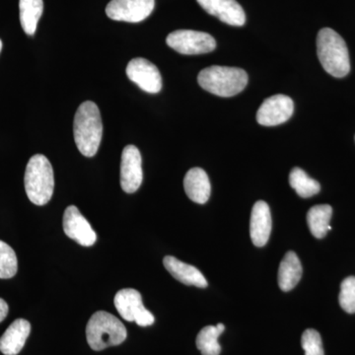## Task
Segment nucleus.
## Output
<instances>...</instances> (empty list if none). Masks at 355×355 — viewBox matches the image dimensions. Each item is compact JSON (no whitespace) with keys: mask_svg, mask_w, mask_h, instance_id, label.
<instances>
[{"mask_svg":"<svg viewBox=\"0 0 355 355\" xmlns=\"http://www.w3.org/2000/svg\"><path fill=\"white\" fill-rule=\"evenodd\" d=\"M62 225L67 237L81 246H93L97 240V235L92 226L74 205H69L65 209Z\"/></svg>","mask_w":355,"mask_h":355,"instance_id":"f8f14e48","label":"nucleus"},{"mask_svg":"<svg viewBox=\"0 0 355 355\" xmlns=\"http://www.w3.org/2000/svg\"><path fill=\"white\" fill-rule=\"evenodd\" d=\"M31 333V324L25 319H17L0 338V352L4 355H17Z\"/></svg>","mask_w":355,"mask_h":355,"instance_id":"2eb2a0df","label":"nucleus"},{"mask_svg":"<svg viewBox=\"0 0 355 355\" xmlns=\"http://www.w3.org/2000/svg\"><path fill=\"white\" fill-rule=\"evenodd\" d=\"M114 306L123 319L140 327L151 326L155 321L153 313L144 307L141 295L135 289H121L114 296Z\"/></svg>","mask_w":355,"mask_h":355,"instance_id":"0eeeda50","label":"nucleus"},{"mask_svg":"<svg viewBox=\"0 0 355 355\" xmlns=\"http://www.w3.org/2000/svg\"><path fill=\"white\" fill-rule=\"evenodd\" d=\"M18 261L12 248L0 240V279H11L17 273Z\"/></svg>","mask_w":355,"mask_h":355,"instance_id":"5701e85b","label":"nucleus"},{"mask_svg":"<svg viewBox=\"0 0 355 355\" xmlns=\"http://www.w3.org/2000/svg\"><path fill=\"white\" fill-rule=\"evenodd\" d=\"M166 43L182 55H202L211 53L216 48L211 35L193 30H177L168 35Z\"/></svg>","mask_w":355,"mask_h":355,"instance_id":"423d86ee","label":"nucleus"},{"mask_svg":"<svg viewBox=\"0 0 355 355\" xmlns=\"http://www.w3.org/2000/svg\"><path fill=\"white\" fill-rule=\"evenodd\" d=\"M200 87L220 97H232L246 87L248 74L237 67H214L202 69L198 76Z\"/></svg>","mask_w":355,"mask_h":355,"instance_id":"7ed1b4c3","label":"nucleus"},{"mask_svg":"<svg viewBox=\"0 0 355 355\" xmlns=\"http://www.w3.org/2000/svg\"><path fill=\"white\" fill-rule=\"evenodd\" d=\"M142 159L139 148L128 146L123 148L121 162V186L128 193H135L144 180Z\"/></svg>","mask_w":355,"mask_h":355,"instance_id":"9b49d317","label":"nucleus"},{"mask_svg":"<svg viewBox=\"0 0 355 355\" xmlns=\"http://www.w3.org/2000/svg\"><path fill=\"white\" fill-rule=\"evenodd\" d=\"M333 209L329 205H315L307 214V223L312 235L322 239L328 234L331 227L330 221Z\"/></svg>","mask_w":355,"mask_h":355,"instance_id":"6ab92c4d","label":"nucleus"},{"mask_svg":"<svg viewBox=\"0 0 355 355\" xmlns=\"http://www.w3.org/2000/svg\"><path fill=\"white\" fill-rule=\"evenodd\" d=\"M127 76L141 90L156 94L162 89V76L156 65L146 58H133L128 62Z\"/></svg>","mask_w":355,"mask_h":355,"instance_id":"1a4fd4ad","label":"nucleus"},{"mask_svg":"<svg viewBox=\"0 0 355 355\" xmlns=\"http://www.w3.org/2000/svg\"><path fill=\"white\" fill-rule=\"evenodd\" d=\"M289 184L299 197L311 198L317 195L321 190V186L316 180L308 176L307 173L301 168L295 167L291 170L289 175Z\"/></svg>","mask_w":355,"mask_h":355,"instance_id":"4be33fe9","label":"nucleus"},{"mask_svg":"<svg viewBox=\"0 0 355 355\" xmlns=\"http://www.w3.org/2000/svg\"><path fill=\"white\" fill-rule=\"evenodd\" d=\"M225 330L223 324L207 326L198 333L196 343L202 355H219L221 347L218 343L219 336Z\"/></svg>","mask_w":355,"mask_h":355,"instance_id":"412c9836","label":"nucleus"},{"mask_svg":"<svg viewBox=\"0 0 355 355\" xmlns=\"http://www.w3.org/2000/svg\"><path fill=\"white\" fill-rule=\"evenodd\" d=\"M293 112L294 104L291 98L277 94L263 101L257 113V121L261 125L275 127L288 121Z\"/></svg>","mask_w":355,"mask_h":355,"instance_id":"9d476101","label":"nucleus"},{"mask_svg":"<svg viewBox=\"0 0 355 355\" xmlns=\"http://www.w3.org/2000/svg\"><path fill=\"white\" fill-rule=\"evenodd\" d=\"M19 8L23 30L29 36H34L44 11L43 0H20Z\"/></svg>","mask_w":355,"mask_h":355,"instance_id":"aec40b11","label":"nucleus"},{"mask_svg":"<svg viewBox=\"0 0 355 355\" xmlns=\"http://www.w3.org/2000/svg\"><path fill=\"white\" fill-rule=\"evenodd\" d=\"M272 214L268 203L259 200L252 209L250 221V235L254 246L263 247L272 232Z\"/></svg>","mask_w":355,"mask_h":355,"instance_id":"4468645a","label":"nucleus"},{"mask_svg":"<svg viewBox=\"0 0 355 355\" xmlns=\"http://www.w3.org/2000/svg\"><path fill=\"white\" fill-rule=\"evenodd\" d=\"M184 188L187 196L193 202H207L211 193L209 178L202 168H193L186 174L184 179Z\"/></svg>","mask_w":355,"mask_h":355,"instance_id":"dca6fc26","label":"nucleus"},{"mask_svg":"<svg viewBox=\"0 0 355 355\" xmlns=\"http://www.w3.org/2000/svg\"><path fill=\"white\" fill-rule=\"evenodd\" d=\"M27 197L34 205L50 202L55 189L53 170L49 159L42 154L33 156L26 167L24 177Z\"/></svg>","mask_w":355,"mask_h":355,"instance_id":"20e7f679","label":"nucleus"},{"mask_svg":"<svg viewBox=\"0 0 355 355\" xmlns=\"http://www.w3.org/2000/svg\"><path fill=\"white\" fill-rule=\"evenodd\" d=\"M302 277V265L297 254L287 252L282 259L279 270V286L282 291H291L300 282Z\"/></svg>","mask_w":355,"mask_h":355,"instance_id":"a211bd4d","label":"nucleus"},{"mask_svg":"<svg viewBox=\"0 0 355 355\" xmlns=\"http://www.w3.org/2000/svg\"><path fill=\"white\" fill-rule=\"evenodd\" d=\"M301 345L305 355H324L321 336L316 330H306L301 338Z\"/></svg>","mask_w":355,"mask_h":355,"instance_id":"393cba45","label":"nucleus"},{"mask_svg":"<svg viewBox=\"0 0 355 355\" xmlns=\"http://www.w3.org/2000/svg\"><path fill=\"white\" fill-rule=\"evenodd\" d=\"M77 148L86 157L97 153L103 137V123L99 108L94 102L86 101L77 109L73 123Z\"/></svg>","mask_w":355,"mask_h":355,"instance_id":"f257e3e1","label":"nucleus"},{"mask_svg":"<svg viewBox=\"0 0 355 355\" xmlns=\"http://www.w3.org/2000/svg\"><path fill=\"white\" fill-rule=\"evenodd\" d=\"M127 336V329L120 320L105 311L93 314L86 327L88 345L96 352L121 345Z\"/></svg>","mask_w":355,"mask_h":355,"instance_id":"39448f33","label":"nucleus"},{"mask_svg":"<svg viewBox=\"0 0 355 355\" xmlns=\"http://www.w3.org/2000/svg\"><path fill=\"white\" fill-rule=\"evenodd\" d=\"M163 263L172 277L182 284L200 288H205L207 286V279L196 266L184 263L172 256L165 257Z\"/></svg>","mask_w":355,"mask_h":355,"instance_id":"f3484780","label":"nucleus"},{"mask_svg":"<svg viewBox=\"0 0 355 355\" xmlns=\"http://www.w3.org/2000/svg\"><path fill=\"white\" fill-rule=\"evenodd\" d=\"M8 314V305L3 299L0 298V323L6 319Z\"/></svg>","mask_w":355,"mask_h":355,"instance_id":"a878e982","label":"nucleus"},{"mask_svg":"<svg viewBox=\"0 0 355 355\" xmlns=\"http://www.w3.org/2000/svg\"><path fill=\"white\" fill-rule=\"evenodd\" d=\"M210 15L231 26H243L246 22L244 9L236 0H197Z\"/></svg>","mask_w":355,"mask_h":355,"instance_id":"ddd939ff","label":"nucleus"},{"mask_svg":"<svg viewBox=\"0 0 355 355\" xmlns=\"http://www.w3.org/2000/svg\"><path fill=\"white\" fill-rule=\"evenodd\" d=\"M155 0H112L106 7L110 19L139 23L153 13Z\"/></svg>","mask_w":355,"mask_h":355,"instance_id":"6e6552de","label":"nucleus"},{"mask_svg":"<svg viewBox=\"0 0 355 355\" xmlns=\"http://www.w3.org/2000/svg\"><path fill=\"white\" fill-rule=\"evenodd\" d=\"M2 50V42L1 40H0V51Z\"/></svg>","mask_w":355,"mask_h":355,"instance_id":"bb28decb","label":"nucleus"},{"mask_svg":"<svg viewBox=\"0 0 355 355\" xmlns=\"http://www.w3.org/2000/svg\"><path fill=\"white\" fill-rule=\"evenodd\" d=\"M340 307L347 313H355V277H349L342 282L340 297Z\"/></svg>","mask_w":355,"mask_h":355,"instance_id":"b1692460","label":"nucleus"},{"mask_svg":"<svg viewBox=\"0 0 355 355\" xmlns=\"http://www.w3.org/2000/svg\"><path fill=\"white\" fill-rule=\"evenodd\" d=\"M317 53L323 69L336 78L349 73V50L345 40L330 28L320 30L317 37Z\"/></svg>","mask_w":355,"mask_h":355,"instance_id":"f03ea898","label":"nucleus"}]
</instances>
